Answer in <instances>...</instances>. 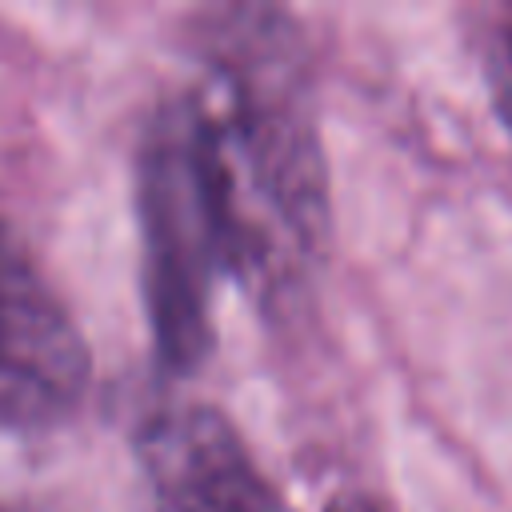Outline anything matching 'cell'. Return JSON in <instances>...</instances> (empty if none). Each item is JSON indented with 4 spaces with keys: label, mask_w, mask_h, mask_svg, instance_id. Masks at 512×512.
Here are the masks:
<instances>
[{
    "label": "cell",
    "mask_w": 512,
    "mask_h": 512,
    "mask_svg": "<svg viewBox=\"0 0 512 512\" xmlns=\"http://www.w3.org/2000/svg\"><path fill=\"white\" fill-rule=\"evenodd\" d=\"M228 276L288 296L328 240V176L304 48L280 12H232L184 96Z\"/></svg>",
    "instance_id": "6da1fadb"
},
{
    "label": "cell",
    "mask_w": 512,
    "mask_h": 512,
    "mask_svg": "<svg viewBox=\"0 0 512 512\" xmlns=\"http://www.w3.org/2000/svg\"><path fill=\"white\" fill-rule=\"evenodd\" d=\"M140 228L152 340L172 372H188L208 352L212 288L228 276V260L184 100L168 104L148 128L140 152Z\"/></svg>",
    "instance_id": "7a4b0ae2"
},
{
    "label": "cell",
    "mask_w": 512,
    "mask_h": 512,
    "mask_svg": "<svg viewBox=\"0 0 512 512\" xmlns=\"http://www.w3.org/2000/svg\"><path fill=\"white\" fill-rule=\"evenodd\" d=\"M88 344L28 244L0 220V428L44 432L88 388Z\"/></svg>",
    "instance_id": "3957f363"
},
{
    "label": "cell",
    "mask_w": 512,
    "mask_h": 512,
    "mask_svg": "<svg viewBox=\"0 0 512 512\" xmlns=\"http://www.w3.org/2000/svg\"><path fill=\"white\" fill-rule=\"evenodd\" d=\"M152 512H284L224 416L184 408L144 436Z\"/></svg>",
    "instance_id": "277c9868"
},
{
    "label": "cell",
    "mask_w": 512,
    "mask_h": 512,
    "mask_svg": "<svg viewBox=\"0 0 512 512\" xmlns=\"http://www.w3.org/2000/svg\"><path fill=\"white\" fill-rule=\"evenodd\" d=\"M492 92H496V104H500L508 132H512V40H504V48L492 60Z\"/></svg>",
    "instance_id": "5b68a950"
},
{
    "label": "cell",
    "mask_w": 512,
    "mask_h": 512,
    "mask_svg": "<svg viewBox=\"0 0 512 512\" xmlns=\"http://www.w3.org/2000/svg\"><path fill=\"white\" fill-rule=\"evenodd\" d=\"M508 40H512V32H508Z\"/></svg>",
    "instance_id": "8992f818"
}]
</instances>
